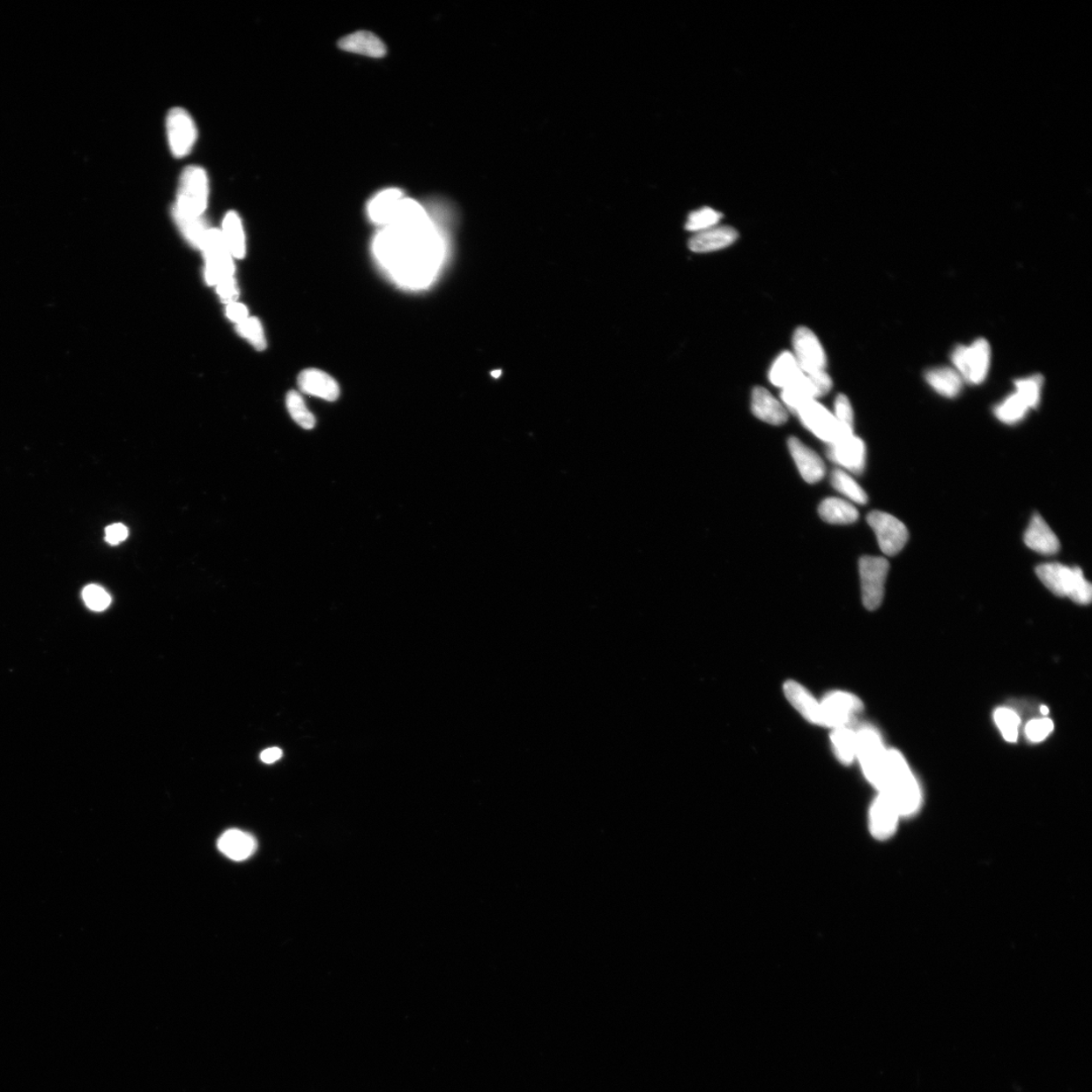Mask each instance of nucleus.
I'll return each instance as SVG.
<instances>
[{"label": "nucleus", "instance_id": "1", "mask_svg": "<svg viewBox=\"0 0 1092 1092\" xmlns=\"http://www.w3.org/2000/svg\"><path fill=\"white\" fill-rule=\"evenodd\" d=\"M375 249L396 278L410 285H422L435 271L441 239L428 212L417 205L386 226L376 239Z\"/></svg>", "mask_w": 1092, "mask_h": 1092}, {"label": "nucleus", "instance_id": "2", "mask_svg": "<svg viewBox=\"0 0 1092 1092\" xmlns=\"http://www.w3.org/2000/svg\"><path fill=\"white\" fill-rule=\"evenodd\" d=\"M878 791L889 799L901 817L916 814L922 806V789L908 761L903 754L896 750H888L881 785Z\"/></svg>", "mask_w": 1092, "mask_h": 1092}, {"label": "nucleus", "instance_id": "3", "mask_svg": "<svg viewBox=\"0 0 1092 1092\" xmlns=\"http://www.w3.org/2000/svg\"><path fill=\"white\" fill-rule=\"evenodd\" d=\"M1036 573L1044 585L1055 595L1068 597L1081 605H1088L1091 602L1092 588L1081 568L1048 562L1036 568Z\"/></svg>", "mask_w": 1092, "mask_h": 1092}, {"label": "nucleus", "instance_id": "4", "mask_svg": "<svg viewBox=\"0 0 1092 1092\" xmlns=\"http://www.w3.org/2000/svg\"><path fill=\"white\" fill-rule=\"evenodd\" d=\"M209 200V178L204 169L189 167L183 170L178 185L175 209L184 215L203 217Z\"/></svg>", "mask_w": 1092, "mask_h": 1092}, {"label": "nucleus", "instance_id": "5", "mask_svg": "<svg viewBox=\"0 0 1092 1092\" xmlns=\"http://www.w3.org/2000/svg\"><path fill=\"white\" fill-rule=\"evenodd\" d=\"M856 759L860 761L865 777L879 790L881 785L888 750L884 747L880 733L876 728L863 726L856 732Z\"/></svg>", "mask_w": 1092, "mask_h": 1092}, {"label": "nucleus", "instance_id": "6", "mask_svg": "<svg viewBox=\"0 0 1092 1092\" xmlns=\"http://www.w3.org/2000/svg\"><path fill=\"white\" fill-rule=\"evenodd\" d=\"M992 349L985 339L975 340L971 345L955 348L952 361L963 381L979 384L986 379L991 366Z\"/></svg>", "mask_w": 1092, "mask_h": 1092}, {"label": "nucleus", "instance_id": "7", "mask_svg": "<svg viewBox=\"0 0 1092 1092\" xmlns=\"http://www.w3.org/2000/svg\"><path fill=\"white\" fill-rule=\"evenodd\" d=\"M832 388L833 381L826 370L805 374L792 386L782 390L781 399L786 410L796 415L803 406L827 395Z\"/></svg>", "mask_w": 1092, "mask_h": 1092}, {"label": "nucleus", "instance_id": "8", "mask_svg": "<svg viewBox=\"0 0 1092 1092\" xmlns=\"http://www.w3.org/2000/svg\"><path fill=\"white\" fill-rule=\"evenodd\" d=\"M202 250L205 257V280L209 285L217 286L224 279L234 278L235 265L222 231L210 229Z\"/></svg>", "mask_w": 1092, "mask_h": 1092}, {"label": "nucleus", "instance_id": "9", "mask_svg": "<svg viewBox=\"0 0 1092 1092\" xmlns=\"http://www.w3.org/2000/svg\"><path fill=\"white\" fill-rule=\"evenodd\" d=\"M864 606L873 611L880 607L884 598L885 582L889 562L880 556H863L858 562Z\"/></svg>", "mask_w": 1092, "mask_h": 1092}, {"label": "nucleus", "instance_id": "10", "mask_svg": "<svg viewBox=\"0 0 1092 1092\" xmlns=\"http://www.w3.org/2000/svg\"><path fill=\"white\" fill-rule=\"evenodd\" d=\"M867 521L876 534L879 546L886 555H896L908 544V528L892 515L873 511L868 515Z\"/></svg>", "mask_w": 1092, "mask_h": 1092}, {"label": "nucleus", "instance_id": "11", "mask_svg": "<svg viewBox=\"0 0 1092 1092\" xmlns=\"http://www.w3.org/2000/svg\"><path fill=\"white\" fill-rule=\"evenodd\" d=\"M821 726L839 728L849 726L857 714L864 709L860 699L843 691L828 694L821 702Z\"/></svg>", "mask_w": 1092, "mask_h": 1092}, {"label": "nucleus", "instance_id": "12", "mask_svg": "<svg viewBox=\"0 0 1092 1092\" xmlns=\"http://www.w3.org/2000/svg\"><path fill=\"white\" fill-rule=\"evenodd\" d=\"M796 415L810 432L828 444L836 442L841 437L848 436L843 434L834 414L817 401L809 402Z\"/></svg>", "mask_w": 1092, "mask_h": 1092}, {"label": "nucleus", "instance_id": "13", "mask_svg": "<svg viewBox=\"0 0 1092 1092\" xmlns=\"http://www.w3.org/2000/svg\"><path fill=\"white\" fill-rule=\"evenodd\" d=\"M167 130L171 152L177 158L189 155L197 136L190 115L181 108L171 109L167 119Z\"/></svg>", "mask_w": 1092, "mask_h": 1092}, {"label": "nucleus", "instance_id": "14", "mask_svg": "<svg viewBox=\"0 0 1092 1092\" xmlns=\"http://www.w3.org/2000/svg\"><path fill=\"white\" fill-rule=\"evenodd\" d=\"M794 356L802 372L808 375L826 370L827 356L812 330L800 327L793 338Z\"/></svg>", "mask_w": 1092, "mask_h": 1092}, {"label": "nucleus", "instance_id": "15", "mask_svg": "<svg viewBox=\"0 0 1092 1092\" xmlns=\"http://www.w3.org/2000/svg\"><path fill=\"white\" fill-rule=\"evenodd\" d=\"M828 457L843 469L860 475L866 465V445L855 435L843 436L828 444Z\"/></svg>", "mask_w": 1092, "mask_h": 1092}, {"label": "nucleus", "instance_id": "16", "mask_svg": "<svg viewBox=\"0 0 1092 1092\" xmlns=\"http://www.w3.org/2000/svg\"><path fill=\"white\" fill-rule=\"evenodd\" d=\"M901 819L889 799L879 793L869 810V832L877 841H888L896 833Z\"/></svg>", "mask_w": 1092, "mask_h": 1092}, {"label": "nucleus", "instance_id": "17", "mask_svg": "<svg viewBox=\"0 0 1092 1092\" xmlns=\"http://www.w3.org/2000/svg\"><path fill=\"white\" fill-rule=\"evenodd\" d=\"M788 449L794 459L796 466L803 479L808 484L819 483L826 475V464L813 449L803 444L799 439L790 437Z\"/></svg>", "mask_w": 1092, "mask_h": 1092}, {"label": "nucleus", "instance_id": "18", "mask_svg": "<svg viewBox=\"0 0 1092 1092\" xmlns=\"http://www.w3.org/2000/svg\"><path fill=\"white\" fill-rule=\"evenodd\" d=\"M739 233L730 226H716L696 233L689 241V249L696 253H707L726 249L737 241Z\"/></svg>", "mask_w": 1092, "mask_h": 1092}, {"label": "nucleus", "instance_id": "19", "mask_svg": "<svg viewBox=\"0 0 1092 1092\" xmlns=\"http://www.w3.org/2000/svg\"><path fill=\"white\" fill-rule=\"evenodd\" d=\"M299 387L304 393L320 399L334 402L338 399L340 388L338 383L322 370L306 369L299 376Z\"/></svg>", "mask_w": 1092, "mask_h": 1092}, {"label": "nucleus", "instance_id": "20", "mask_svg": "<svg viewBox=\"0 0 1092 1092\" xmlns=\"http://www.w3.org/2000/svg\"><path fill=\"white\" fill-rule=\"evenodd\" d=\"M218 848L222 854L233 861L247 860L257 850L256 837L240 829L227 830L218 841Z\"/></svg>", "mask_w": 1092, "mask_h": 1092}, {"label": "nucleus", "instance_id": "21", "mask_svg": "<svg viewBox=\"0 0 1092 1092\" xmlns=\"http://www.w3.org/2000/svg\"><path fill=\"white\" fill-rule=\"evenodd\" d=\"M753 414L768 424L778 426L788 420V411L765 388L757 387L752 395Z\"/></svg>", "mask_w": 1092, "mask_h": 1092}, {"label": "nucleus", "instance_id": "22", "mask_svg": "<svg viewBox=\"0 0 1092 1092\" xmlns=\"http://www.w3.org/2000/svg\"><path fill=\"white\" fill-rule=\"evenodd\" d=\"M1025 544L1036 553L1047 555L1057 553L1060 548L1059 539L1039 514H1035L1029 522Z\"/></svg>", "mask_w": 1092, "mask_h": 1092}, {"label": "nucleus", "instance_id": "23", "mask_svg": "<svg viewBox=\"0 0 1092 1092\" xmlns=\"http://www.w3.org/2000/svg\"><path fill=\"white\" fill-rule=\"evenodd\" d=\"M784 692L788 702L791 703L803 717L808 720L809 723L821 726V702H817L812 695V693L799 683L794 681L786 682Z\"/></svg>", "mask_w": 1092, "mask_h": 1092}, {"label": "nucleus", "instance_id": "24", "mask_svg": "<svg viewBox=\"0 0 1092 1092\" xmlns=\"http://www.w3.org/2000/svg\"><path fill=\"white\" fill-rule=\"evenodd\" d=\"M339 47L343 51L372 58H382L387 54V47L383 41L368 31L355 32L342 38Z\"/></svg>", "mask_w": 1092, "mask_h": 1092}, {"label": "nucleus", "instance_id": "25", "mask_svg": "<svg viewBox=\"0 0 1092 1092\" xmlns=\"http://www.w3.org/2000/svg\"><path fill=\"white\" fill-rule=\"evenodd\" d=\"M404 192L396 188L383 189L372 198L368 205V214L373 222L388 226L395 214Z\"/></svg>", "mask_w": 1092, "mask_h": 1092}, {"label": "nucleus", "instance_id": "26", "mask_svg": "<svg viewBox=\"0 0 1092 1092\" xmlns=\"http://www.w3.org/2000/svg\"><path fill=\"white\" fill-rule=\"evenodd\" d=\"M805 375L794 354L783 353L775 360L770 370V382L775 387L786 389Z\"/></svg>", "mask_w": 1092, "mask_h": 1092}, {"label": "nucleus", "instance_id": "27", "mask_svg": "<svg viewBox=\"0 0 1092 1092\" xmlns=\"http://www.w3.org/2000/svg\"><path fill=\"white\" fill-rule=\"evenodd\" d=\"M925 380L937 393L947 397H957L964 383L957 370L951 368L930 369L925 374Z\"/></svg>", "mask_w": 1092, "mask_h": 1092}, {"label": "nucleus", "instance_id": "28", "mask_svg": "<svg viewBox=\"0 0 1092 1092\" xmlns=\"http://www.w3.org/2000/svg\"><path fill=\"white\" fill-rule=\"evenodd\" d=\"M820 516L829 524H851L858 518L857 508L839 498H828L822 501L819 509Z\"/></svg>", "mask_w": 1092, "mask_h": 1092}, {"label": "nucleus", "instance_id": "29", "mask_svg": "<svg viewBox=\"0 0 1092 1092\" xmlns=\"http://www.w3.org/2000/svg\"><path fill=\"white\" fill-rule=\"evenodd\" d=\"M222 234L232 256L242 259L246 253L245 235L241 219L236 212L232 211L226 215Z\"/></svg>", "mask_w": 1092, "mask_h": 1092}, {"label": "nucleus", "instance_id": "30", "mask_svg": "<svg viewBox=\"0 0 1092 1092\" xmlns=\"http://www.w3.org/2000/svg\"><path fill=\"white\" fill-rule=\"evenodd\" d=\"M173 216L178 228L188 241L196 249H203L205 236L210 230L203 217H191L173 209Z\"/></svg>", "mask_w": 1092, "mask_h": 1092}, {"label": "nucleus", "instance_id": "31", "mask_svg": "<svg viewBox=\"0 0 1092 1092\" xmlns=\"http://www.w3.org/2000/svg\"><path fill=\"white\" fill-rule=\"evenodd\" d=\"M834 752L843 765H851L856 759L857 734L849 726L835 728L832 737Z\"/></svg>", "mask_w": 1092, "mask_h": 1092}, {"label": "nucleus", "instance_id": "32", "mask_svg": "<svg viewBox=\"0 0 1092 1092\" xmlns=\"http://www.w3.org/2000/svg\"><path fill=\"white\" fill-rule=\"evenodd\" d=\"M830 482H832L833 487L837 492L843 494L851 502L860 505L868 502L866 492L862 489L861 486L846 471L842 469L835 470L832 472V476H830Z\"/></svg>", "mask_w": 1092, "mask_h": 1092}, {"label": "nucleus", "instance_id": "33", "mask_svg": "<svg viewBox=\"0 0 1092 1092\" xmlns=\"http://www.w3.org/2000/svg\"><path fill=\"white\" fill-rule=\"evenodd\" d=\"M1029 408L1027 403L1021 399L1018 393H1014L1007 397L997 409H995V416L999 420L1007 424H1014L1020 422L1027 415Z\"/></svg>", "mask_w": 1092, "mask_h": 1092}, {"label": "nucleus", "instance_id": "34", "mask_svg": "<svg viewBox=\"0 0 1092 1092\" xmlns=\"http://www.w3.org/2000/svg\"><path fill=\"white\" fill-rule=\"evenodd\" d=\"M286 403L288 413H290L295 423L308 430L315 427L316 418L312 412L307 408L303 397L298 391H288Z\"/></svg>", "mask_w": 1092, "mask_h": 1092}, {"label": "nucleus", "instance_id": "35", "mask_svg": "<svg viewBox=\"0 0 1092 1092\" xmlns=\"http://www.w3.org/2000/svg\"><path fill=\"white\" fill-rule=\"evenodd\" d=\"M995 724L998 725L1002 737L1008 743H1015L1019 738L1021 718L1018 712L1007 707H1001L994 712Z\"/></svg>", "mask_w": 1092, "mask_h": 1092}, {"label": "nucleus", "instance_id": "36", "mask_svg": "<svg viewBox=\"0 0 1092 1092\" xmlns=\"http://www.w3.org/2000/svg\"><path fill=\"white\" fill-rule=\"evenodd\" d=\"M1043 382V377L1040 375L1029 376L1026 379L1015 382V393L1021 397V399L1027 403L1029 409H1035L1040 403Z\"/></svg>", "mask_w": 1092, "mask_h": 1092}, {"label": "nucleus", "instance_id": "37", "mask_svg": "<svg viewBox=\"0 0 1092 1092\" xmlns=\"http://www.w3.org/2000/svg\"><path fill=\"white\" fill-rule=\"evenodd\" d=\"M721 217L723 215L719 212L711 208L694 211L687 219L686 229L695 233L709 230L718 225Z\"/></svg>", "mask_w": 1092, "mask_h": 1092}, {"label": "nucleus", "instance_id": "38", "mask_svg": "<svg viewBox=\"0 0 1092 1092\" xmlns=\"http://www.w3.org/2000/svg\"><path fill=\"white\" fill-rule=\"evenodd\" d=\"M236 329L238 334L249 340L257 350L265 349L266 340L264 328L257 318H247L245 321L239 323Z\"/></svg>", "mask_w": 1092, "mask_h": 1092}, {"label": "nucleus", "instance_id": "39", "mask_svg": "<svg viewBox=\"0 0 1092 1092\" xmlns=\"http://www.w3.org/2000/svg\"><path fill=\"white\" fill-rule=\"evenodd\" d=\"M835 418L843 435H854V411L851 402L844 395L836 397L835 402Z\"/></svg>", "mask_w": 1092, "mask_h": 1092}, {"label": "nucleus", "instance_id": "40", "mask_svg": "<svg viewBox=\"0 0 1092 1092\" xmlns=\"http://www.w3.org/2000/svg\"><path fill=\"white\" fill-rule=\"evenodd\" d=\"M82 598H84L86 606L96 611V613L106 610L112 603V597L109 596L104 588L98 585L86 586L82 591Z\"/></svg>", "mask_w": 1092, "mask_h": 1092}, {"label": "nucleus", "instance_id": "41", "mask_svg": "<svg viewBox=\"0 0 1092 1092\" xmlns=\"http://www.w3.org/2000/svg\"><path fill=\"white\" fill-rule=\"evenodd\" d=\"M1054 730L1053 721L1049 718H1038L1029 721L1026 726V737L1033 744L1041 743L1046 739Z\"/></svg>", "mask_w": 1092, "mask_h": 1092}, {"label": "nucleus", "instance_id": "42", "mask_svg": "<svg viewBox=\"0 0 1092 1092\" xmlns=\"http://www.w3.org/2000/svg\"><path fill=\"white\" fill-rule=\"evenodd\" d=\"M217 291L219 295V298H221L224 303H227V304L234 303L239 294L236 280L234 278H230V279L222 280L221 283H219L217 285Z\"/></svg>", "mask_w": 1092, "mask_h": 1092}, {"label": "nucleus", "instance_id": "43", "mask_svg": "<svg viewBox=\"0 0 1092 1092\" xmlns=\"http://www.w3.org/2000/svg\"><path fill=\"white\" fill-rule=\"evenodd\" d=\"M129 537L128 528L121 524H112L106 529V540L108 544L118 546Z\"/></svg>", "mask_w": 1092, "mask_h": 1092}, {"label": "nucleus", "instance_id": "44", "mask_svg": "<svg viewBox=\"0 0 1092 1092\" xmlns=\"http://www.w3.org/2000/svg\"><path fill=\"white\" fill-rule=\"evenodd\" d=\"M226 316L232 322L236 323V324H239V323H241L245 321L247 318H249V310H247V308L242 304L236 303V301H234V303L227 305Z\"/></svg>", "mask_w": 1092, "mask_h": 1092}, {"label": "nucleus", "instance_id": "45", "mask_svg": "<svg viewBox=\"0 0 1092 1092\" xmlns=\"http://www.w3.org/2000/svg\"><path fill=\"white\" fill-rule=\"evenodd\" d=\"M281 757H283V751H281L279 747L267 748V750L264 751L260 754L261 761L266 764H272L274 761H279Z\"/></svg>", "mask_w": 1092, "mask_h": 1092}, {"label": "nucleus", "instance_id": "46", "mask_svg": "<svg viewBox=\"0 0 1092 1092\" xmlns=\"http://www.w3.org/2000/svg\"><path fill=\"white\" fill-rule=\"evenodd\" d=\"M1040 710H1041L1042 716H1044V717L1048 716L1049 709H1048V707H1047V706H1045V705L1041 706Z\"/></svg>", "mask_w": 1092, "mask_h": 1092}, {"label": "nucleus", "instance_id": "47", "mask_svg": "<svg viewBox=\"0 0 1092 1092\" xmlns=\"http://www.w3.org/2000/svg\"><path fill=\"white\" fill-rule=\"evenodd\" d=\"M501 375H502V370H494V372H492V376L494 377V379H498Z\"/></svg>", "mask_w": 1092, "mask_h": 1092}]
</instances>
